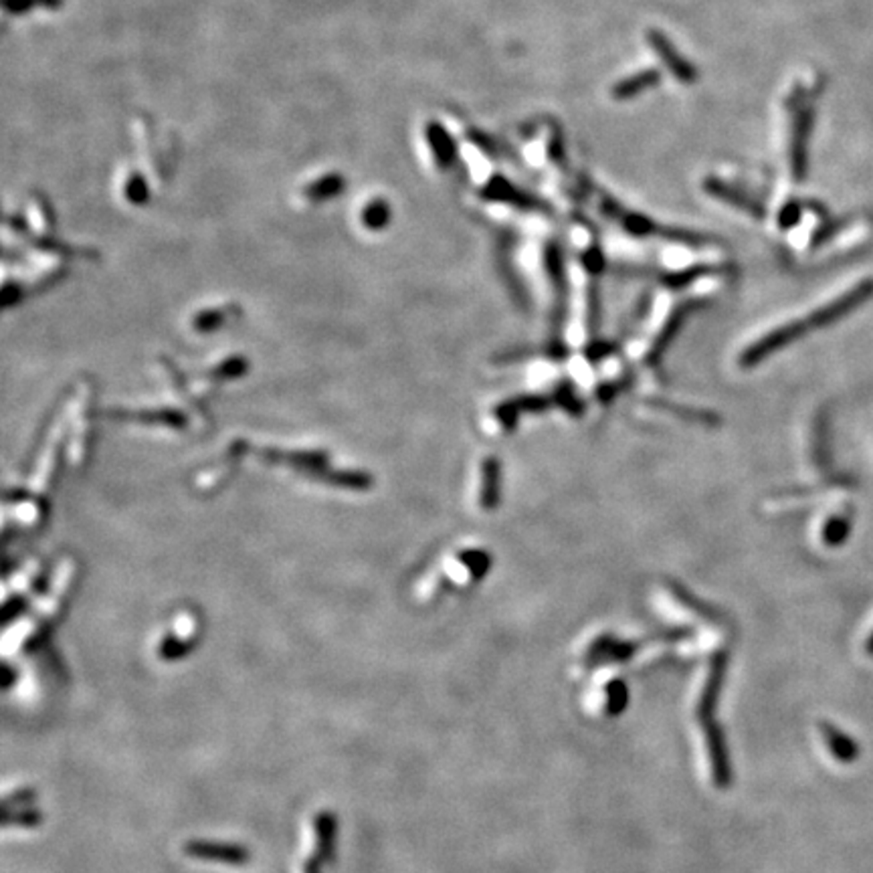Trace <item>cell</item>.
<instances>
[{"label":"cell","mask_w":873,"mask_h":873,"mask_svg":"<svg viewBox=\"0 0 873 873\" xmlns=\"http://www.w3.org/2000/svg\"><path fill=\"white\" fill-rule=\"evenodd\" d=\"M428 142H431V148L441 166L453 164L457 148H455V142L451 140V136L445 132V128H441L439 124L428 126Z\"/></svg>","instance_id":"ba28073f"},{"label":"cell","mask_w":873,"mask_h":873,"mask_svg":"<svg viewBox=\"0 0 873 873\" xmlns=\"http://www.w3.org/2000/svg\"><path fill=\"white\" fill-rule=\"evenodd\" d=\"M703 740H706L711 778L718 788H726L732 783V767H730V752H728L726 738L722 728L714 719L703 722Z\"/></svg>","instance_id":"7a4b0ae2"},{"label":"cell","mask_w":873,"mask_h":873,"mask_svg":"<svg viewBox=\"0 0 873 873\" xmlns=\"http://www.w3.org/2000/svg\"><path fill=\"white\" fill-rule=\"evenodd\" d=\"M811 129H813V110L802 107L794 113L791 134V172L796 182H802L807 176Z\"/></svg>","instance_id":"3957f363"},{"label":"cell","mask_w":873,"mask_h":873,"mask_svg":"<svg viewBox=\"0 0 873 873\" xmlns=\"http://www.w3.org/2000/svg\"><path fill=\"white\" fill-rule=\"evenodd\" d=\"M703 188H706V193L710 196H714L718 198V201H722V203H728V204H732V206H736V209L740 211H744L748 214H752V217H764V211H762V206L758 204L754 198H750L746 196L744 193H740L738 188H734L730 185H726L724 180H719L718 176H708L706 180H703Z\"/></svg>","instance_id":"5b68a950"},{"label":"cell","mask_w":873,"mask_h":873,"mask_svg":"<svg viewBox=\"0 0 873 873\" xmlns=\"http://www.w3.org/2000/svg\"><path fill=\"white\" fill-rule=\"evenodd\" d=\"M799 214H801L799 204H796V203H788L785 206V209H783V212H780V219H778L780 225H783L785 229H788V227H791L794 223L796 219H799Z\"/></svg>","instance_id":"30bf717a"},{"label":"cell","mask_w":873,"mask_h":873,"mask_svg":"<svg viewBox=\"0 0 873 873\" xmlns=\"http://www.w3.org/2000/svg\"><path fill=\"white\" fill-rule=\"evenodd\" d=\"M661 83V73L657 69H641V71L627 75L621 81H617L615 86L611 87V96L617 102H629L645 91L657 87Z\"/></svg>","instance_id":"8992f818"},{"label":"cell","mask_w":873,"mask_h":873,"mask_svg":"<svg viewBox=\"0 0 873 873\" xmlns=\"http://www.w3.org/2000/svg\"><path fill=\"white\" fill-rule=\"evenodd\" d=\"M629 703V689L623 684L621 679L611 681L607 686V714L609 716H619Z\"/></svg>","instance_id":"9c48e42d"},{"label":"cell","mask_w":873,"mask_h":873,"mask_svg":"<svg viewBox=\"0 0 873 873\" xmlns=\"http://www.w3.org/2000/svg\"><path fill=\"white\" fill-rule=\"evenodd\" d=\"M724 673H726V657L716 655L714 660L710 661V671H708L706 684H703V687H702L698 708H695V714H698V719L702 724L710 722V719H714V710H716L718 700H719V689H722Z\"/></svg>","instance_id":"277c9868"},{"label":"cell","mask_w":873,"mask_h":873,"mask_svg":"<svg viewBox=\"0 0 873 873\" xmlns=\"http://www.w3.org/2000/svg\"><path fill=\"white\" fill-rule=\"evenodd\" d=\"M647 41L657 55V59L661 61L665 69H668L679 83H684V86H694V83L698 81L700 78L698 69L694 67L692 61L681 55L679 49L669 41L668 35L657 29H651L647 30Z\"/></svg>","instance_id":"6da1fadb"},{"label":"cell","mask_w":873,"mask_h":873,"mask_svg":"<svg viewBox=\"0 0 873 873\" xmlns=\"http://www.w3.org/2000/svg\"><path fill=\"white\" fill-rule=\"evenodd\" d=\"M484 196L489 198V201L522 206V209H540L542 206L540 201H536L534 196L526 195L524 190H520L518 187L511 185L510 180L503 179V176H494V179L487 182L484 188Z\"/></svg>","instance_id":"52a82bcc"}]
</instances>
